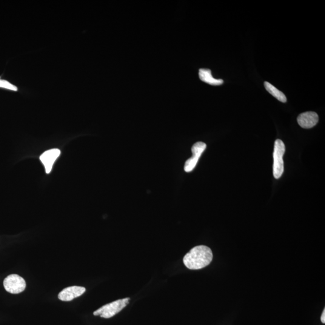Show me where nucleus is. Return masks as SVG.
<instances>
[{
	"mask_svg": "<svg viewBox=\"0 0 325 325\" xmlns=\"http://www.w3.org/2000/svg\"><path fill=\"white\" fill-rule=\"evenodd\" d=\"M199 77L202 81L212 85H220L224 83L223 80L216 79L213 78L212 71L209 69H200Z\"/></svg>",
	"mask_w": 325,
	"mask_h": 325,
	"instance_id": "9",
	"label": "nucleus"
},
{
	"mask_svg": "<svg viewBox=\"0 0 325 325\" xmlns=\"http://www.w3.org/2000/svg\"><path fill=\"white\" fill-rule=\"evenodd\" d=\"M61 151L59 149H51L45 151L40 157V160L45 167V172L47 173H50L52 170L54 162L58 159L59 156L61 155Z\"/></svg>",
	"mask_w": 325,
	"mask_h": 325,
	"instance_id": "6",
	"label": "nucleus"
},
{
	"mask_svg": "<svg viewBox=\"0 0 325 325\" xmlns=\"http://www.w3.org/2000/svg\"><path fill=\"white\" fill-rule=\"evenodd\" d=\"M286 151L284 142L280 139L276 140L273 151V173L275 178L281 177L284 172L283 156Z\"/></svg>",
	"mask_w": 325,
	"mask_h": 325,
	"instance_id": "3",
	"label": "nucleus"
},
{
	"mask_svg": "<svg viewBox=\"0 0 325 325\" xmlns=\"http://www.w3.org/2000/svg\"><path fill=\"white\" fill-rule=\"evenodd\" d=\"M0 88H3V89L8 90L15 91V92L18 90V87L16 85L1 78H0Z\"/></svg>",
	"mask_w": 325,
	"mask_h": 325,
	"instance_id": "11",
	"label": "nucleus"
},
{
	"mask_svg": "<svg viewBox=\"0 0 325 325\" xmlns=\"http://www.w3.org/2000/svg\"><path fill=\"white\" fill-rule=\"evenodd\" d=\"M213 252L210 248L204 245L192 248L183 258V263L188 269L199 270L210 264L213 259Z\"/></svg>",
	"mask_w": 325,
	"mask_h": 325,
	"instance_id": "1",
	"label": "nucleus"
},
{
	"mask_svg": "<svg viewBox=\"0 0 325 325\" xmlns=\"http://www.w3.org/2000/svg\"><path fill=\"white\" fill-rule=\"evenodd\" d=\"M321 321L322 323L325 324V309H324L323 313H322L321 316Z\"/></svg>",
	"mask_w": 325,
	"mask_h": 325,
	"instance_id": "12",
	"label": "nucleus"
},
{
	"mask_svg": "<svg viewBox=\"0 0 325 325\" xmlns=\"http://www.w3.org/2000/svg\"><path fill=\"white\" fill-rule=\"evenodd\" d=\"M3 285L5 290L12 294H19L23 292L26 287L24 279L16 274L10 275L5 278Z\"/></svg>",
	"mask_w": 325,
	"mask_h": 325,
	"instance_id": "4",
	"label": "nucleus"
},
{
	"mask_svg": "<svg viewBox=\"0 0 325 325\" xmlns=\"http://www.w3.org/2000/svg\"><path fill=\"white\" fill-rule=\"evenodd\" d=\"M297 121L302 128L309 129L318 124L319 116L317 113L313 112L302 113L298 117Z\"/></svg>",
	"mask_w": 325,
	"mask_h": 325,
	"instance_id": "8",
	"label": "nucleus"
},
{
	"mask_svg": "<svg viewBox=\"0 0 325 325\" xmlns=\"http://www.w3.org/2000/svg\"><path fill=\"white\" fill-rule=\"evenodd\" d=\"M85 292L84 287L72 286L66 288L59 293L58 298L62 301L68 302L79 297Z\"/></svg>",
	"mask_w": 325,
	"mask_h": 325,
	"instance_id": "7",
	"label": "nucleus"
},
{
	"mask_svg": "<svg viewBox=\"0 0 325 325\" xmlns=\"http://www.w3.org/2000/svg\"><path fill=\"white\" fill-rule=\"evenodd\" d=\"M207 145L204 142H198L193 145L192 152L193 156L192 158L188 159L185 162L184 170L186 172H192L195 169L197 164L199 158L202 154L206 149Z\"/></svg>",
	"mask_w": 325,
	"mask_h": 325,
	"instance_id": "5",
	"label": "nucleus"
},
{
	"mask_svg": "<svg viewBox=\"0 0 325 325\" xmlns=\"http://www.w3.org/2000/svg\"><path fill=\"white\" fill-rule=\"evenodd\" d=\"M130 300V299L127 298L111 302L94 312L93 315L105 319L112 318L121 312L129 304Z\"/></svg>",
	"mask_w": 325,
	"mask_h": 325,
	"instance_id": "2",
	"label": "nucleus"
},
{
	"mask_svg": "<svg viewBox=\"0 0 325 325\" xmlns=\"http://www.w3.org/2000/svg\"><path fill=\"white\" fill-rule=\"evenodd\" d=\"M264 87L266 88L267 92L273 96H274L278 101L282 102H287V98L286 95H284V93L278 89H276L274 85L270 84L269 82L265 81Z\"/></svg>",
	"mask_w": 325,
	"mask_h": 325,
	"instance_id": "10",
	"label": "nucleus"
}]
</instances>
